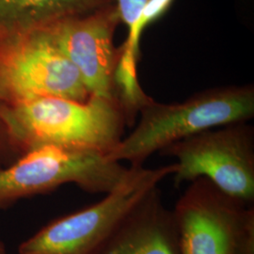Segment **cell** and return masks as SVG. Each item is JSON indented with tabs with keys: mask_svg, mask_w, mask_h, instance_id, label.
Returning a JSON list of instances; mask_svg holds the SVG:
<instances>
[{
	"mask_svg": "<svg viewBox=\"0 0 254 254\" xmlns=\"http://www.w3.org/2000/svg\"><path fill=\"white\" fill-rule=\"evenodd\" d=\"M9 131L25 152L33 147L111 154L130 121L122 101L91 96L85 102L61 97L18 101L6 114Z\"/></svg>",
	"mask_w": 254,
	"mask_h": 254,
	"instance_id": "cell-1",
	"label": "cell"
},
{
	"mask_svg": "<svg viewBox=\"0 0 254 254\" xmlns=\"http://www.w3.org/2000/svg\"><path fill=\"white\" fill-rule=\"evenodd\" d=\"M138 111V125L109 155L131 167H143L152 154L188 136L254 118V88L246 85L210 89L175 104H161L149 97Z\"/></svg>",
	"mask_w": 254,
	"mask_h": 254,
	"instance_id": "cell-2",
	"label": "cell"
},
{
	"mask_svg": "<svg viewBox=\"0 0 254 254\" xmlns=\"http://www.w3.org/2000/svg\"><path fill=\"white\" fill-rule=\"evenodd\" d=\"M176 171L132 167V173L98 202L57 218L27 238L18 254H97L136 204Z\"/></svg>",
	"mask_w": 254,
	"mask_h": 254,
	"instance_id": "cell-3",
	"label": "cell"
},
{
	"mask_svg": "<svg viewBox=\"0 0 254 254\" xmlns=\"http://www.w3.org/2000/svg\"><path fill=\"white\" fill-rule=\"evenodd\" d=\"M132 173L107 154L41 145L28 149L15 162L0 170V208L21 199L75 184L91 194H107Z\"/></svg>",
	"mask_w": 254,
	"mask_h": 254,
	"instance_id": "cell-4",
	"label": "cell"
},
{
	"mask_svg": "<svg viewBox=\"0 0 254 254\" xmlns=\"http://www.w3.org/2000/svg\"><path fill=\"white\" fill-rule=\"evenodd\" d=\"M177 159L174 185L203 177L246 205L254 202V130L247 122L200 132L165 147Z\"/></svg>",
	"mask_w": 254,
	"mask_h": 254,
	"instance_id": "cell-5",
	"label": "cell"
},
{
	"mask_svg": "<svg viewBox=\"0 0 254 254\" xmlns=\"http://www.w3.org/2000/svg\"><path fill=\"white\" fill-rule=\"evenodd\" d=\"M0 54V91L18 101L61 97L85 102L81 76L42 27L22 32Z\"/></svg>",
	"mask_w": 254,
	"mask_h": 254,
	"instance_id": "cell-6",
	"label": "cell"
},
{
	"mask_svg": "<svg viewBox=\"0 0 254 254\" xmlns=\"http://www.w3.org/2000/svg\"><path fill=\"white\" fill-rule=\"evenodd\" d=\"M120 24L118 9L111 4L40 27L76 68L91 96L121 100L116 82L121 50L114 46Z\"/></svg>",
	"mask_w": 254,
	"mask_h": 254,
	"instance_id": "cell-7",
	"label": "cell"
},
{
	"mask_svg": "<svg viewBox=\"0 0 254 254\" xmlns=\"http://www.w3.org/2000/svg\"><path fill=\"white\" fill-rule=\"evenodd\" d=\"M246 205L206 178L190 182L173 210L181 254H239Z\"/></svg>",
	"mask_w": 254,
	"mask_h": 254,
	"instance_id": "cell-8",
	"label": "cell"
},
{
	"mask_svg": "<svg viewBox=\"0 0 254 254\" xmlns=\"http://www.w3.org/2000/svg\"><path fill=\"white\" fill-rule=\"evenodd\" d=\"M97 254H181L173 210L158 187L140 200Z\"/></svg>",
	"mask_w": 254,
	"mask_h": 254,
	"instance_id": "cell-9",
	"label": "cell"
},
{
	"mask_svg": "<svg viewBox=\"0 0 254 254\" xmlns=\"http://www.w3.org/2000/svg\"><path fill=\"white\" fill-rule=\"evenodd\" d=\"M111 4L114 0H0V32H26Z\"/></svg>",
	"mask_w": 254,
	"mask_h": 254,
	"instance_id": "cell-10",
	"label": "cell"
},
{
	"mask_svg": "<svg viewBox=\"0 0 254 254\" xmlns=\"http://www.w3.org/2000/svg\"><path fill=\"white\" fill-rule=\"evenodd\" d=\"M175 0H148L136 25L128 31L127 41L120 47L121 60L116 73L120 91L127 96H134L141 91L136 75L139 57V40L146 27L162 18Z\"/></svg>",
	"mask_w": 254,
	"mask_h": 254,
	"instance_id": "cell-11",
	"label": "cell"
},
{
	"mask_svg": "<svg viewBox=\"0 0 254 254\" xmlns=\"http://www.w3.org/2000/svg\"><path fill=\"white\" fill-rule=\"evenodd\" d=\"M147 2L148 0H114L121 23L127 26L128 31L136 25Z\"/></svg>",
	"mask_w": 254,
	"mask_h": 254,
	"instance_id": "cell-12",
	"label": "cell"
},
{
	"mask_svg": "<svg viewBox=\"0 0 254 254\" xmlns=\"http://www.w3.org/2000/svg\"><path fill=\"white\" fill-rule=\"evenodd\" d=\"M239 254H254V207L253 206L246 220L240 240Z\"/></svg>",
	"mask_w": 254,
	"mask_h": 254,
	"instance_id": "cell-13",
	"label": "cell"
},
{
	"mask_svg": "<svg viewBox=\"0 0 254 254\" xmlns=\"http://www.w3.org/2000/svg\"><path fill=\"white\" fill-rule=\"evenodd\" d=\"M0 254H7L4 245L1 243V241H0Z\"/></svg>",
	"mask_w": 254,
	"mask_h": 254,
	"instance_id": "cell-14",
	"label": "cell"
}]
</instances>
